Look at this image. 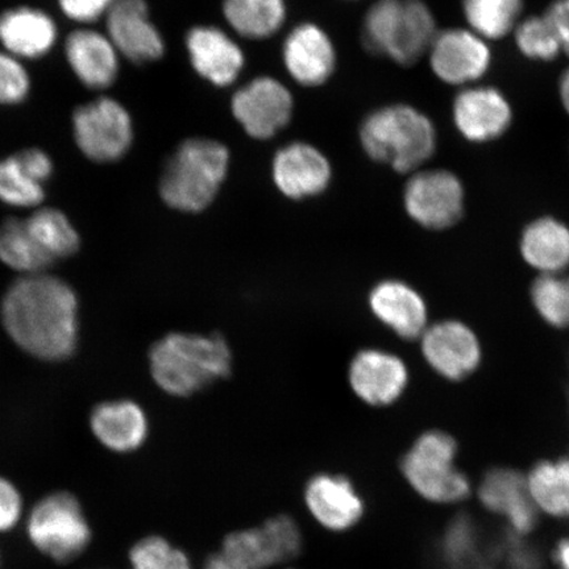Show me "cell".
Here are the masks:
<instances>
[{"instance_id": "6da1fadb", "label": "cell", "mask_w": 569, "mask_h": 569, "mask_svg": "<svg viewBox=\"0 0 569 569\" xmlns=\"http://www.w3.org/2000/svg\"><path fill=\"white\" fill-rule=\"evenodd\" d=\"M2 322L20 350L46 361L74 353L78 340V298L69 283L51 274L21 276L2 300Z\"/></svg>"}, {"instance_id": "7a4b0ae2", "label": "cell", "mask_w": 569, "mask_h": 569, "mask_svg": "<svg viewBox=\"0 0 569 569\" xmlns=\"http://www.w3.org/2000/svg\"><path fill=\"white\" fill-rule=\"evenodd\" d=\"M359 138L369 159L401 174L421 170L438 144L432 120L415 106L403 103L369 112L360 124Z\"/></svg>"}, {"instance_id": "3957f363", "label": "cell", "mask_w": 569, "mask_h": 569, "mask_svg": "<svg viewBox=\"0 0 569 569\" xmlns=\"http://www.w3.org/2000/svg\"><path fill=\"white\" fill-rule=\"evenodd\" d=\"M230 149L210 138L183 140L167 160L159 182L168 208L198 213L209 209L229 176Z\"/></svg>"}, {"instance_id": "277c9868", "label": "cell", "mask_w": 569, "mask_h": 569, "mask_svg": "<svg viewBox=\"0 0 569 569\" xmlns=\"http://www.w3.org/2000/svg\"><path fill=\"white\" fill-rule=\"evenodd\" d=\"M149 366L163 391L189 397L229 376L232 355L223 337L176 332L153 345Z\"/></svg>"}, {"instance_id": "5b68a950", "label": "cell", "mask_w": 569, "mask_h": 569, "mask_svg": "<svg viewBox=\"0 0 569 569\" xmlns=\"http://www.w3.org/2000/svg\"><path fill=\"white\" fill-rule=\"evenodd\" d=\"M437 33L436 18L423 0H376L361 26L367 51L401 67L415 66L429 53Z\"/></svg>"}, {"instance_id": "8992f818", "label": "cell", "mask_w": 569, "mask_h": 569, "mask_svg": "<svg viewBox=\"0 0 569 569\" xmlns=\"http://www.w3.org/2000/svg\"><path fill=\"white\" fill-rule=\"evenodd\" d=\"M458 445L446 432L419 437L405 455L401 469L419 496L436 503H459L471 496V481L457 467Z\"/></svg>"}, {"instance_id": "52a82bcc", "label": "cell", "mask_w": 569, "mask_h": 569, "mask_svg": "<svg viewBox=\"0 0 569 569\" xmlns=\"http://www.w3.org/2000/svg\"><path fill=\"white\" fill-rule=\"evenodd\" d=\"M26 531L34 549L59 565L80 558L92 539L80 500L66 490L34 503L27 517Z\"/></svg>"}, {"instance_id": "ba28073f", "label": "cell", "mask_w": 569, "mask_h": 569, "mask_svg": "<svg viewBox=\"0 0 569 569\" xmlns=\"http://www.w3.org/2000/svg\"><path fill=\"white\" fill-rule=\"evenodd\" d=\"M73 134L83 156L98 163L122 160L133 141V122L126 107L110 97H101L77 107Z\"/></svg>"}, {"instance_id": "9c48e42d", "label": "cell", "mask_w": 569, "mask_h": 569, "mask_svg": "<svg viewBox=\"0 0 569 569\" xmlns=\"http://www.w3.org/2000/svg\"><path fill=\"white\" fill-rule=\"evenodd\" d=\"M465 204V187L451 170L421 169L405 184V210L425 229H450L462 218Z\"/></svg>"}, {"instance_id": "30bf717a", "label": "cell", "mask_w": 569, "mask_h": 569, "mask_svg": "<svg viewBox=\"0 0 569 569\" xmlns=\"http://www.w3.org/2000/svg\"><path fill=\"white\" fill-rule=\"evenodd\" d=\"M232 117L249 138L270 140L293 119L295 98L287 84L260 76L243 84L231 98Z\"/></svg>"}, {"instance_id": "8fae6325", "label": "cell", "mask_w": 569, "mask_h": 569, "mask_svg": "<svg viewBox=\"0 0 569 569\" xmlns=\"http://www.w3.org/2000/svg\"><path fill=\"white\" fill-rule=\"evenodd\" d=\"M427 56L432 73L451 87H472L492 67L488 41L466 28L438 31Z\"/></svg>"}, {"instance_id": "7c38bea8", "label": "cell", "mask_w": 569, "mask_h": 569, "mask_svg": "<svg viewBox=\"0 0 569 569\" xmlns=\"http://www.w3.org/2000/svg\"><path fill=\"white\" fill-rule=\"evenodd\" d=\"M223 555L247 569H262L293 559L302 549V537L290 517L270 519L262 528L231 533Z\"/></svg>"}, {"instance_id": "4fadbf2b", "label": "cell", "mask_w": 569, "mask_h": 569, "mask_svg": "<svg viewBox=\"0 0 569 569\" xmlns=\"http://www.w3.org/2000/svg\"><path fill=\"white\" fill-rule=\"evenodd\" d=\"M270 172L277 190L291 201L323 194L332 181L329 158L306 141L281 147L273 156Z\"/></svg>"}, {"instance_id": "5bb4252c", "label": "cell", "mask_w": 569, "mask_h": 569, "mask_svg": "<svg viewBox=\"0 0 569 569\" xmlns=\"http://www.w3.org/2000/svg\"><path fill=\"white\" fill-rule=\"evenodd\" d=\"M282 62L291 80L303 88H319L336 73V46L322 27L310 21L291 30L282 44Z\"/></svg>"}, {"instance_id": "9a60e30c", "label": "cell", "mask_w": 569, "mask_h": 569, "mask_svg": "<svg viewBox=\"0 0 569 569\" xmlns=\"http://www.w3.org/2000/svg\"><path fill=\"white\" fill-rule=\"evenodd\" d=\"M106 27L118 53L138 66L159 61L166 54V41L149 18L146 0H113Z\"/></svg>"}, {"instance_id": "2e32d148", "label": "cell", "mask_w": 569, "mask_h": 569, "mask_svg": "<svg viewBox=\"0 0 569 569\" xmlns=\"http://www.w3.org/2000/svg\"><path fill=\"white\" fill-rule=\"evenodd\" d=\"M452 118L462 138L473 144H483L508 132L513 122V109L497 88L472 84L455 98Z\"/></svg>"}, {"instance_id": "e0dca14e", "label": "cell", "mask_w": 569, "mask_h": 569, "mask_svg": "<svg viewBox=\"0 0 569 569\" xmlns=\"http://www.w3.org/2000/svg\"><path fill=\"white\" fill-rule=\"evenodd\" d=\"M191 68L212 87L230 88L246 67L243 49L222 28L197 26L184 38Z\"/></svg>"}, {"instance_id": "ac0fdd59", "label": "cell", "mask_w": 569, "mask_h": 569, "mask_svg": "<svg viewBox=\"0 0 569 569\" xmlns=\"http://www.w3.org/2000/svg\"><path fill=\"white\" fill-rule=\"evenodd\" d=\"M422 352L433 371L452 381L472 375L481 361L478 337L457 320H446L426 330Z\"/></svg>"}, {"instance_id": "d6986e66", "label": "cell", "mask_w": 569, "mask_h": 569, "mask_svg": "<svg viewBox=\"0 0 569 569\" xmlns=\"http://www.w3.org/2000/svg\"><path fill=\"white\" fill-rule=\"evenodd\" d=\"M348 379L361 401L372 407H388L407 389L409 373L405 362L397 356L365 350L355 356Z\"/></svg>"}, {"instance_id": "ffe728a7", "label": "cell", "mask_w": 569, "mask_h": 569, "mask_svg": "<svg viewBox=\"0 0 569 569\" xmlns=\"http://www.w3.org/2000/svg\"><path fill=\"white\" fill-rule=\"evenodd\" d=\"M479 498L483 508L507 518L519 536L537 528L538 509L531 500L528 482L515 469L495 468L483 476Z\"/></svg>"}, {"instance_id": "44dd1931", "label": "cell", "mask_w": 569, "mask_h": 569, "mask_svg": "<svg viewBox=\"0 0 569 569\" xmlns=\"http://www.w3.org/2000/svg\"><path fill=\"white\" fill-rule=\"evenodd\" d=\"M66 56L71 71L83 87L106 90L117 81L120 54L106 33L91 28L71 32L66 41Z\"/></svg>"}, {"instance_id": "7402d4cb", "label": "cell", "mask_w": 569, "mask_h": 569, "mask_svg": "<svg viewBox=\"0 0 569 569\" xmlns=\"http://www.w3.org/2000/svg\"><path fill=\"white\" fill-rule=\"evenodd\" d=\"M59 38L54 20L32 7L0 13V44L19 60H36L52 51Z\"/></svg>"}, {"instance_id": "603a6c76", "label": "cell", "mask_w": 569, "mask_h": 569, "mask_svg": "<svg viewBox=\"0 0 569 569\" xmlns=\"http://www.w3.org/2000/svg\"><path fill=\"white\" fill-rule=\"evenodd\" d=\"M369 306L376 318L398 337L417 339L423 336L427 325L426 303L410 284L396 280L380 282L369 296Z\"/></svg>"}, {"instance_id": "cb8c5ba5", "label": "cell", "mask_w": 569, "mask_h": 569, "mask_svg": "<svg viewBox=\"0 0 569 569\" xmlns=\"http://www.w3.org/2000/svg\"><path fill=\"white\" fill-rule=\"evenodd\" d=\"M306 502L325 528L336 531L352 528L365 510L360 496L343 476H316L306 488Z\"/></svg>"}, {"instance_id": "d4e9b609", "label": "cell", "mask_w": 569, "mask_h": 569, "mask_svg": "<svg viewBox=\"0 0 569 569\" xmlns=\"http://www.w3.org/2000/svg\"><path fill=\"white\" fill-rule=\"evenodd\" d=\"M90 427L99 443L119 453L138 450L148 437L144 410L128 400L99 403L91 412Z\"/></svg>"}, {"instance_id": "484cf974", "label": "cell", "mask_w": 569, "mask_h": 569, "mask_svg": "<svg viewBox=\"0 0 569 569\" xmlns=\"http://www.w3.org/2000/svg\"><path fill=\"white\" fill-rule=\"evenodd\" d=\"M521 252L528 264L546 274H557L569 266V227L543 217L526 227Z\"/></svg>"}, {"instance_id": "4316f807", "label": "cell", "mask_w": 569, "mask_h": 569, "mask_svg": "<svg viewBox=\"0 0 569 569\" xmlns=\"http://www.w3.org/2000/svg\"><path fill=\"white\" fill-rule=\"evenodd\" d=\"M223 17L240 38L266 40L287 20V0H223Z\"/></svg>"}, {"instance_id": "83f0119b", "label": "cell", "mask_w": 569, "mask_h": 569, "mask_svg": "<svg viewBox=\"0 0 569 569\" xmlns=\"http://www.w3.org/2000/svg\"><path fill=\"white\" fill-rule=\"evenodd\" d=\"M526 482L538 510L553 518H569V459L538 462Z\"/></svg>"}, {"instance_id": "f1b7e54d", "label": "cell", "mask_w": 569, "mask_h": 569, "mask_svg": "<svg viewBox=\"0 0 569 569\" xmlns=\"http://www.w3.org/2000/svg\"><path fill=\"white\" fill-rule=\"evenodd\" d=\"M0 261L21 276L46 273L56 264L28 230L26 219L9 218L0 224Z\"/></svg>"}, {"instance_id": "f546056e", "label": "cell", "mask_w": 569, "mask_h": 569, "mask_svg": "<svg viewBox=\"0 0 569 569\" xmlns=\"http://www.w3.org/2000/svg\"><path fill=\"white\" fill-rule=\"evenodd\" d=\"M522 11L523 0H462L469 30L487 41L515 32Z\"/></svg>"}, {"instance_id": "4dcf8cb0", "label": "cell", "mask_w": 569, "mask_h": 569, "mask_svg": "<svg viewBox=\"0 0 569 569\" xmlns=\"http://www.w3.org/2000/svg\"><path fill=\"white\" fill-rule=\"evenodd\" d=\"M28 230L49 258L54 261L71 258L81 247L80 234L60 210L42 208L26 219Z\"/></svg>"}, {"instance_id": "1f68e13d", "label": "cell", "mask_w": 569, "mask_h": 569, "mask_svg": "<svg viewBox=\"0 0 569 569\" xmlns=\"http://www.w3.org/2000/svg\"><path fill=\"white\" fill-rule=\"evenodd\" d=\"M46 199L44 184L21 168L13 158L0 160V201L12 208H38Z\"/></svg>"}, {"instance_id": "d6a6232c", "label": "cell", "mask_w": 569, "mask_h": 569, "mask_svg": "<svg viewBox=\"0 0 569 569\" xmlns=\"http://www.w3.org/2000/svg\"><path fill=\"white\" fill-rule=\"evenodd\" d=\"M532 303L547 323L558 329L569 327V277L545 274L533 282Z\"/></svg>"}, {"instance_id": "836d02e7", "label": "cell", "mask_w": 569, "mask_h": 569, "mask_svg": "<svg viewBox=\"0 0 569 569\" xmlns=\"http://www.w3.org/2000/svg\"><path fill=\"white\" fill-rule=\"evenodd\" d=\"M515 38L518 51L526 59L550 62L561 54L557 34L545 16L530 17L519 21L515 30Z\"/></svg>"}, {"instance_id": "e575fe53", "label": "cell", "mask_w": 569, "mask_h": 569, "mask_svg": "<svg viewBox=\"0 0 569 569\" xmlns=\"http://www.w3.org/2000/svg\"><path fill=\"white\" fill-rule=\"evenodd\" d=\"M131 569H191L189 558L166 538L149 536L131 547Z\"/></svg>"}, {"instance_id": "d590c367", "label": "cell", "mask_w": 569, "mask_h": 569, "mask_svg": "<svg viewBox=\"0 0 569 569\" xmlns=\"http://www.w3.org/2000/svg\"><path fill=\"white\" fill-rule=\"evenodd\" d=\"M31 92V77L18 57L0 51V104L23 103Z\"/></svg>"}, {"instance_id": "8d00e7d4", "label": "cell", "mask_w": 569, "mask_h": 569, "mask_svg": "<svg viewBox=\"0 0 569 569\" xmlns=\"http://www.w3.org/2000/svg\"><path fill=\"white\" fill-rule=\"evenodd\" d=\"M23 496L16 483L0 476V533L16 529L23 518Z\"/></svg>"}, {"instance_id": "74e56055", "label": "cell", "mask_w": 569, "mask_h": 569, "mask_svg": "<svg viewBox=\"0 0 569 569\" xmlns=\"http://www.w3.org/2000/svg\"><path fill=\"white\" fill-rule=\"evenodd\" d=\"M113 0H59L63 16L81 24H91L106 18Z\"/></svg>"}, {"instance_id": "f35d334b", "label": "cell", "mask_w": 569, "mask_h": 569, "mask_svg": "<svg viewBox=\"0 0 569 569\" xmlns=\"http://www.w3.org/2000/svg\"><path fill=\"white\" fill-rule=\"evenodd\" d=\"M19 166L30 174L34 181L44 184L53 174L51 156L39 148H28L12 154Z\"/></svg>"}, {"instance_id": "ab89813d", "label": "cell", "mask_w": 569, "mask_h": 569, "mask_svg": "<svg viewBox=\"0 0 569 569\" xmlns=\"http://www.w3.org/2000/svg\"><path fill=\"white\" fill-rule=\"evenodd\" d=\"M475 545L473 530L471 525L466 521L455 522L447 531L445 539V551L447 558L453 563V560H462L471 552Z\"/></svg>"}, {"instance_id": "60d3db41", "label": "cell", "mask_w": 569, "mask_h": 569, "mask_svg": "<svg viewBox=\"0 0 569 569\" xmlns=\"http://www.w3.org/2000/svg\"><path fill=\"white\" fill-rule=\"evenodd\" d=\"M543 16L557 34L561 53L569 57V0H553Z\"/></svg>"}, {"instance_id": "b9f144b4", "label": "cell", "mask_w": 569, "mask_h": 569, "mask_svg": "<svg viewBox=\"0 0 569 569\" xmlns=\"http://www.w3.org/2000/svg\"><path fill=\"white\" fill-rule=\"evenodd\" d=\"M553 561L558 569H569V537L560 539L555 547Z\"/></svg>"}, {"instance_id": "7bdbcfd3", "label": "cell", "mask_w": 569, "mask_h": 569, "mask_svg": "<svg viewBox=\"0 0 569 569\" xmlns=\"http://www.w3.org/2000/svg\"><path fill=\"white\" fill-rule=\"evenodd\" d=\"M204 569H247L237 563H233L230 559H227L224 555H217L212 557L206 563Z\"/></svg>"}, {"instance_id": "ee69618b", "label": "cell", "mask_w": 569, "mask_h": 569, "mask_svg": "<svg viewBox=\"0 0 569 569\" xmlns=\"http://www.w3.org/2000/svg\"><path fill=\"white\" fill-rule=\"evenodd\" d=\"M559 96L561 104H563L565 110L569 116V68L560 77Z\"/></svg>"}]
</instances>
